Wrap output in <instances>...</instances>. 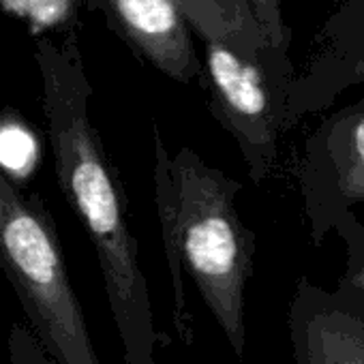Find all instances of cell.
Instances as JSON below:
<instances>
[{
	"label": "cell",
	"instance_id": "obj_1",
	"mask_svg": "<svg viewBox=\"0 0 364 364\" xmlns=\"http://www.w3.org/2000/svg\"><path fill=\"white\" fill-rule=\"evenodd\" d=\"M35 56L43 75V109L56 180L95 247L122 362L154 364L156 347L167 338L154 323L122 178L88 114L92 88L77 41L71 35L63 48H56L50 39H41Z\"/></svg>",
	"mask_w": 364,
	"mask_h": 364
},
{
	"label": "cell",
	"instance_id": "obj_2",
	"mask_svg": "<svg viewBox=\"0 0 364 364\" xmlns=\"http://www.w3.org/2000/svg\"><path fill=\"white\" fill-rule=\"evenodd\" d=\"M152 135L154 202L173 285L178 336L185 345L196 338L182 283V272L187 270L236 358L242 360L247 345L245 294L257 249L255 234L236 213V196L242 185L208 165L189 146L169 154L156 124Z\"/></svg>",
	"mask_w": 364,
	"mask_h": 364
},
{
	"label": "cell",
	"instance_id": "obj_3",
	"mask_svg": "<svg viewBox=\"0 0 364 364\" xmlns=\"http://www.w3.org/2000/svg\"><path fill=\"white\" fill-rule=\"evenodd\" d=\"M0 270L54 364H101L69 281L54 217L39 193L0 169Z\"/></svg>",
	"mask_w": 364,
	"mask_h": 364
},
{
	"label": "cell",
	"instance_id": "obj_4",
	"mask_svg": "<svg viewBox=\"0 0 364 364\" xmlns=\"http://www.w3.org/2000/svg\"><path fill=\"white\" fill-rule=\"evenodd\" d=\"M202 37L206 41L202 88L208 107L238 144L249 178L259 185L279 163L291 88L274 80L259 58L240 50L230 37L217 31H202Z\"/></svg>",
	"mask_w": 364,
	"mask_h": 364
},
{
	"label": "cell",
	"instance_id": "obj_5",
	"mask_svg": "<svg viewBox=\"0 0 364 364\" xmlns=\"http://www.w3.org/2000/svg\"><path fill=\"white\" fill-rule=\"evenodd\" d=\"M296 178L313 245L330 232L345 247L364 242V99L334 112L306 137Z\"/></svg>",
	"mask_w": 364,
	"mask_h": 364
},
{
	"label": "cell",
	"instance_id": "obj_6",
	"mask_svg": "<svg viewBox=\"0 0 364 364\" xmlns=\"http://www.w3.org/2000/svg\"><path fill=\"white\" fill-rule=\"evenodd\" d=\"M287 323L296 364H364V291L345 279L332 291L300 279Z\"/></svg>",
	"mask_w": 364,
	"mask_h": 364
},
{
	"label": "cell",
	"instance_id": "obj_7",
	"mask_svg": "<svg viewBox=\"0 0 364 364\" xmlns=\"http://www.w3.org/2000/svg\"><path fill=\"white\" fill-rule=\"evenodd\" d=\"M114 26L137 56L180 84L204 82L185 9L178 0H101Z\"/></svg>",
	"mask_w": 364,
	"mask_h": 364
},
{
	"label": "cell",
	"instance_id": "obj_8",
	"mask_svg": "<svg viewBox=\"0 0 364 364\" xmlns=\"http://www.w3.org/2000/svg\"><path fill=\"white\" fill-rule=\"evenodd\" d=\"M41 163L39 135L18 114H0V169L20 187H28Z\"/></svg>",
	"mask_w": 364,
	"mask_h": 364
},
{
	"label": "cell",
	"instance_id": "obj_9",
	"mask_svg": "<svg viewBox=\"0 0 364 364\" xmlns=\"http://www.w3.org/2000/svg\"><path fill=\"white\" fill-rule=\"evenodd\" d=\"M247 3L259 31L266 67L279 82L294 88L291 67L287 58L289 33L283 22V0H247Z\"/></svg>",
	"mask_w": 364,
	"mask_h": 364
},
{
	"label": "cell",
	"instance_id": "obj_10",
	"mask_svg": "<svg viewBox=\"0 0 364 364\" xmlns=\"http://www.w3.org/2000/svg\"><path fill=\"white\" fill-rule=\"evenodd\" d=\"M0 7L24 20L33 33H46L73 24L77 0H0Z\"/></svg>",
	"mask_w": 364,
	"mask_h": 364
},
{
	"label": "cell",
	"instance_id": "obj_11",
	"mask_svg": "<svg viewBox=\"0 0 364 364\" xmlns=\"http://www.w3.org/2000/svg\"><path fill=\"white\" fill-rule=\"evenodd\" d=\"M9 364H54L31 328L16 323L9 332Z\"/></svg>",
	"mask_w": 364,
	"mask_h": 364
},
{
	"label": "cell",
	"instance_id": "obj_12",
	"mask_svg": "<svg viewBox=\"0 0 364 364\" xmlns=\"http://www.w3.org/2000/svg\"><path fill=\"white\" fill-rule=\"evenodd\" d=\"M360 82H364V56L358 58L349 69H345L341 75H336V77L326 86V90H323L321 97L317 99L313 112L319 109V107H323V105H328V103L334 99V95H336L338 90H343V88H347V86H351V84H360Z\"/></svg>",
	"mask_w": 364,
	"mask_h": 364
},
{
	"label": "cell",
	"instance_id": "obj_13",
	"mask_svg": "<svg viewBox=\"0 0 364 364\" xmlns=\"http://www.w3.org/2000/svg\"><path fill=\"white\" fill-rule=\"evenodd\" d=\"M341 279L364 291V242L345 247V272Z\"/></svg>",
	"mask_w": 364,
	"mask_h": 364
}]
</instances>
